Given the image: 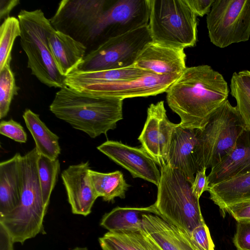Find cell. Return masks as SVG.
Segmentation results:
<instances>
[{
    "label": "cell",
    "mask_w": 250,
    "mask_h": 250,
    "mask_svg": "<svg viewBox=\"0 0 250 250\" xmlns=\"http://www.w3.org/2000/svg\"><path fill=\"white\" fill-rule=\"evenodd\" d=\"M166 93L169 107L180 118L179 125L202 130L211 114L228 99L229 90L219 72L201 65L187 68Z\"/></svg>",
    "instance_id": "6da1fadb"
},
{
    "label": "cell",
    "mask_w": 250,
    "mask_h": 250,
    "mask_svg": "<svg viewBox=\"0 0 250 250\" xmlns=\"http://www.w3.org/2000/svg\"><path fill=\"white\" fill-rule=\"evenodd\" d=\"M123 100L77 92L68 86L60 88L49 109L58 118L92 138L116 127L123 119Z\"/></svg>",
    "instance_id": "7a4b0ae2"
},
{
    "label": "cell",
    "mask_w": 250,
    "mask_h": 250,
    "mask_svg": "<svg viewBox=\"0 0 250 250\" xmlns=\"http://www.w3.org/2000/svg\"><path fill=\"white\" fill-rule=\"evenodd\" d=\"M39 156L36 147L20 159L21 198L19 205L6 215L0 217L14 243L21 244L44 232L43 219L47 208L43 202L38 174Z\"/></svg>",
    "instance_id": "3957f363"
},
{
    "label": "cell",
    "mask_w": 250,
    "mask_h": 250,
    "mask_svg": "<svg viewBox=\"0 0 250 250\" xmlns=\"http://www.w3.org/2000/svg\"><path fill=\"white\" fill-rule=\"evenodd\" d=\"M160 172L157 199L154 204L157 215L190 236L195 228L205 223L199 199L179 170L166 164L160 167Z\"/></svg>",
    "instance_id": "277c9868"
},
{
    "label": "cell",
    "mask_w": 250,
    "mask_h": 250,
    "mask_svg": "<svg viewBox=\"0 0 250 250\" xmlns=\"http://www.w3.org/2000/svg\"><path fill=\"white\" fill-rule=\"evenodd\" d=\"M246 131L235 106L227 99L210 115L202 130H196L195 157L199 170L212 168L235 148Z\"/></svg>",
    "instance_id": "5b68a950"
},
{
    "label": "cell",
    "mask_w": 250,
    "mask_h": 250,
    "mask_svg": "<svg viewBox=\"0 0 250 250\" xmlns=\"http://www.w3.org/2000/svg\"><path fill=\"white\" fill-rule=\"evenodd\" d=\"M21 45L27 57V67L41 83L49 87L61 88L64 79L60 73L49 48L48 37L54 29L41 9L21 10Z\"/></svg>",
    "instance_id": "8992f818"
},
{
    "label": "cell",
    "mask_w": 250,
    "mask_h": 250,
    "mask_svg": "<svg viewBox=\"0 0 250 250\" xmlns=\"http://www.w3.org/2000/svg\"><path fill=\"white\" fill-rule=\"evenodd\" d=\"M152 41L184 49L197 40V16L187 0H149Z\"/></svg>",
    "instance_id": "52a82bcc"
},
{
    "label": "cell",
    "mask_w": 250,
    "mask_h": 250,
    "mask_svg": "<svg viewBox=\"0 0 250 250\" xmlns=\"http://www.w3.org/2000/svg\"><path fill=\"white\" fill-rule=\"evenodd\" d=\"M151 41L148 25L110 39L87 53L77 70L97 71L133 66Z\"/></svg>",
    "instance_id": "ba28073f"
},
{
    "label": "cell",
    "mask_w": 250,
    "mask_h": 250,
    "mask_svg": "<svg viewBox=\"0 0 250 250\" xmlns=\"http://www.w3.org/2000/svg\"><path fill=\"white\" fill-rule=\"evenodd\" d=\"M211 42L225 48L250 37V0H215L207 16Z\"/></svg>",
    "instance_id": "9c48e42d"
},
{
    "label": "cell",
    "mask_w": 250,
    "mask_h": 250,
    "mask_svg": "<svg viewBox=\"0 0 250 250\" xmlns=\"http://www.w3.org/2000/svg\"><path fill=\"white\" fill-rule=\"evenodd\" d=\"M149 15V0H111L94 27L92 43L97 47L110 39L148 25Z\"/></svg>",
    "instance_id": "30bf717a"
},
{
    "label": "cell",
    "mask_w": 250,
    "mask_h": 250,
    "mask_svg": "<svg viewBox=\"0 0 250 250\" xmlns=\"http://www.w3.org/2000/svg\"><path fill=\"white\" fill-rule=\"evenodd\" d=\"M181 75H159L149 73L132 80L102 83L64 82V84L80 93L124 100L166 92Z\"/></svg>",
    "instance_id": "8fae6325"
},
{
    "label": "cell",
    "mask_w": 250,
    "mask_h": 250,
    "mask_svg": "<svg viewBox=\"0 0 250 250\" xmlns=\"http://www.w3.org/2000/svg\"><path fill=\"white\" fill-rule=\"evenodd\" d=\"M108 0H62L50 19L53 28L83 43L91 42L94 27Z\"/></svg>",
    "instance_id": "7c38bea8"
},
{
    "label": "cell",
    "mask_w": 250,
    "mask_h": 250,
    "mask_svg": "<svg viewBox=\"0 0 250 250\" xmlns=\"http://www.w3.org/2000/svg\"><path fill=\"white\" fill-rule=\"evenodd\" d=\"M177 125L168 119L163 101L150 104L146 121L138 139L142 147L160 167L166 164L167 156Z\"/></svg>",
    "instance_id": "4fadbf2b"
},
{
    "label": "cell",
    "mask_w": 250,
    "mask_h": 250,
    "mask_svg": "<svg viewBox=\"0 0 250 250\" xmlns=\"http://www.w3.org/2000/svg\"><path fill=\"white\" fill-rule=\"evenodd\" d=\"M97 148L118 165L127 170L133 178H140L158 186L161 172L156 164L142 147L130 146L107 141Z\"/></svg>",
    "instance_id": "5bb4252c"
},
{
    "label": "cell",
    "mask_w": 250,
    "mask_h": 250,
    "mask_svg": "<svg viewBox=\"0 0 250 250\" xmlns=\"http://www.w3.org/2000/svg\"><path fill=\"white\" fill-rule=\"evenodd\" d=\"M88 161L69 166L61 174L68 201L73 214L86 216L98 196L89 174Z\"/></svg>",
    "instance_id": "9a60e30c"
},
{
    "label": "cell",
    "mask_w": 250,
    "mask_h": 250,
    "mask_svg": "<svg viewBox=\"0 0 250 250\" xmlns=\"http://www.w3.org/2000/svg\"><path fill=\"white\" fill-rule=\"evenodd\" d=\"M184 49L153 41L147 43L134 66L159 75H181L187 68Z\"/></svg>",
    "instance_id": "2e32d148"
},
{
    "label": "cell",
    "mask_w": 250,
    "mask_h": 250,
    "mask_svg": "<svg viewBox=\"0 0 250 250\" xmlns=\"http://www.w3.org/2000/svg\"><path fill=\"white\" fill-rule=\"evenodd\" d=\"M196 129L183 128L178 124L166 158V164L181 172L192 185L199 170L195 157Z\"/></svg>",
    "instance_id": "e0dca14e"
},
{
    "label": "cell",
    "mask_w": 250,
    "mask_h": 250,
    "mask_svg": "<svg viewBox=\"0 0 250 250\" xmlns=\"http://www.w3.org/2000/svg\"><path fill=\"white\" fill-rule=\"evenodd\" d=\"M142 230L161 250H200L190 236L159 215H143Z\"/></svg>",
    "instance_id": "ac0fdd59"
},
{
    "label": "cell",
    "mask_w": 250,
    "mask_h": 250,
    "mask_svg": "<svg viewBox=\"0 0 250 250\" xmlns=\"http://www.w3.org/2000/svg\"><path fill=\"white\" fill-rule=\"evenodd\" d=\"M50 50L62 76L77 71L86 55L87 47L70 36L54 29L49 34Z\"/></svg>",
    "instance_id": "d6986e66"
},
{
    "label": "cell",
    "mask_w": 250,
    "mask_h": 250,
    "mask_svg": "<svg viewBox=\"0 0 250 250\" xmlns=\"http://www.w3.org/2000/svg\"><path fill=\"white\" fill-rule=\"evenodd\" d=\"M250 171V132L245 131L233 150L211 168L207 176L209 187Z\"/></svg>",
    "instance_id": "ffe728a7"
},
{
    "label": "cell",
    "mask_w": 250,
    "mask_h": 250,
    "mask_svg": "<svg viewBox=\"0 0 250 250\" xmlns=\"http://www.w3.org/2000/svg\"><path fill=\"white\" fill-rule=\"evenodd\" d=\"M21 156L20 153H17L10 159L0 164V217L12 211L20 204Z\"/></svg>",
    "instance_id": "44dd1931"
},
{
    "label": "cell",
    "mask_w": 250,
    "mask_h": 250,
    "mask_svg": "<svg viewBox=\"0 0 250 250\" xmlns=\"http://www.w3.org/2000/svg\"><path fill=\"white\" fill-rule=\"evenodd\" d=\"M209 199L224 213L229 206L250 199V171L209 186Z\"/></svg>",
    "instance_id": "7402d4cb"
},
{
    "label": "cell",
    "mask_w": 250,
    "mask_h": 250,
    "mask_svg": "<svg viewBox=\"0 0 250 250\" xmlns=\"http://www.w3.org/2000/svg\"><path fill=\"white\" fill-rule=\"evenodd\" d=\"M146 213L157 215L154 204L141 208L117 207L104 214L100 225L110 232L140 231L143 228V215Z\"/></svg>",
    "instance_id": "603a6c76"
},
{
    "label": "cell",
    "mask_w": 250,
    "mask_h": 250,
    "mask_svg": "<svg viewBox=\"0 0 250 250\" xmlns=\"http://www.w3.org/2000/svg\"><path fill=\"white\" fill-rule=\"evenodd\" d=\"M26 126L31 134L39 155L51 160L58 159L61 153L59 137L40 119L39 115L26 109L22 115Z\"/></svg>",
    "instance_id": "cb8c5ba5"
},
{
    "label": "cell",
    "mask_w": 250,
    "mask_h": 250,
    "mask_svg": "<svg viewBox=\"0 0 250 250\" xmlns=\"http://www.w3.org/2000/svg\"><path fill=\"white\" fill-rule=\"evenodd\" d=\"M89 174L98 197H102L106 202L113 201L116 197L125 198V192L130 186L119 170L103 173L90 169Z\"/></svg>",
    "instance_id": "d4e9b609"
},
{
    "label": "cell",
    "mask_w": 250,
    "mask_h": 250,
    "mask_svg": "<svg viewBox=\"0 0 250 250\" xmlns=\"http://www.w3.org/2000/svg\"><path fill=\"white\" fill-rule=\"evenodd\" d=\"M149 73L152 72L141 69L134 65L123 68L97 71L77 70L66 76L64 82L102 83L127 81L135 79Z\"/></svg>",
    "instance_id": "484cf974"
},
{
    "label": "cell",
    "mask_w": 250,
    "mask_h": 250,
    "mask_svg": "<svg viewBox=\"0 0 250 250\" xmlns=\"http://www.w3.org/2000/svg\"><path fill=\"white\" fill-rule=\"evenodd\" d=\"M37 167L43 202L48 208L60 172V163L58 159L51 160L39 155Z\"/></svg>",
    "instance_id": "4316f807"
},
{
    "label": "cell",
    "mask_w": 250,
    "mask_h": 250,
    "mask_svg": "<svg viewBox=\"0 0 250 250\" xmlns=\"http://www.w3.org/2000/svg\"><path fill=\"white\" fill-rule=\"evenodd\" d=\"M230 88V94L236 100V107L245 130L250 132V86L238 72H235L231 78Z\"/></svg>",
    "instance_id": "83f0119b"
},
{
    "label": "cell",
    "mask_w": 250,
    "mask_h": 250,
    "mask_svg": "<svg viewBox=\"0 0 250 250\" xmlns=\"http://www.w3.org/2000/svg\"><path fill=\"white\" fill-rule=\"evenodd\" d=\"M21 28L18 18L9 17L0 27V70L12 60L11 51L16 39L21 36Z\"/></svg>",
    "instance_id": "f1b7e54d"
},
{
    "label": "cell",
    "mask_w": 250,
    "mask_h": 250,
    "mask_svg": "<svg viewBox=\"0 0 250 250\" xmlns=\"http://www.w3.org/2000/svg\"><path fill=\"white\" fill-rule=\"evenodd\" d=\"M20 88L16 85L10 64H6L0 70V119L8 114L12 100L18 94Z\"/></svg>",
    "instance_id": "f546056e"
},
{
    "label": "cell",
    "mask_w": 250,
    "mask_h": 250,
    "mask_svg": "<svg viewBox=\"0 0 250 250\" xmlns=\"http://www.w3.org/2000/svg\"><path fill=\"white\" fill-rule=\"evenodd\" d=\"M127 250H161L142 230L107 232Z\"/></svg>",
    "instance_id": "4dcf8cb0"
},
{
    "label": "cell",
    "mask_w": 250,
    "mask_h": 250,
    "mask_svg": "<svg viewBox=\"0 0 250 250\" xmlns=\"http://www.w3.org/2000/svg\"><path fill=\"white\" fill-rule=\"evenodd\" d=\"M0 133L19 143H24L27 141V134L24 128L13 119L0 122Z\"/></svg>",
    "instance_id": "1f68e13d"
},
{
    "label": "cell",
    "mask_w": 250,
    "mask_h": 250,
    "mask_svg": "<svg viewBox=\"0 0 250 250\" xmlns=\"http://www.w3.org/2000/svg\"><path fill=\"white\" fill-rule=\"evenodd\" d=\"M190 237L200 250H214V245L206 223L195 228Z\"/></svg>",
    "instance_id": "d6a6232c"
},
{
    "label": "cell",
    "mask_w": 250,
    "mask_h": 250,
    "mask_svg": "<svg viewBox=\"0 0 250 250\" xmlns=\"http://www.w3.org/2000/svg\"><path fill=\"white\" fill-rule=\"evenodd\" d=\"M233 242L237 250H250V222H237Z\"/></svg>",
    "instance_id": "836d02e7"
},
{
    "label": "cell",
    "mask_w": 250,
    "mask_h": 250,
    "mask_svg": "<svg viewBox=\"0 0 250 250\" xmlns=\"http://www.w3.org/2000/svg\"><path fill=\"white\" fill-rule=\"evenodd\" d=\"M236 221L250 222V199L231 205L226 209Z\"/></svg>",
    "instance_id": "e575fe53"
},
{
    "label": "cell",
    "mask_w": 250,
    "mask_h": 250,
    "mask_svg": "<svg viewBox=\"0 0 250 250\" xmlns=\"http://www.w3.org/2000/svg\"><path fill=\"white\" fill-rule=\"evenodd\" d=\"M207 168L204 167L197 171L194 180L191 185L193 193L199 199L202 193L208 191L209 183L206 175Z\"/></svg>",
    "instance_id": "d590c367"
},
{
    "label": "cell",
    "mask_w": 250,
    "mask_h": 250,
    "mask_svg": "<svg viewBox=\"0 0 250 250\" xmlns=\"http://www.w3.org/2000/svg\"><path fill=\"white\" fill-rule=\"evenodd\" d=\"M215 0H187L188 5L197 16L208 15Z\"/></svg>",
    "instance_id": "8d00e7d4"
},
{
    "label": "cell",
    "mask_w": 250,
    "mask_h": 250,
    "mask_svg": "<svg viewBox=\"0 0 250 250\" xmlns=\"http://www.w3.org/2000/svg\"><path fill=\"white\" fill-rule=\"evenodd\" d=\"M99 242L102 250H127L107 232L99 238Z\"/></svg>",
    "instance_id": "74e56055"
},
{
    "label": "cell",
    "mask_w": 250,
    "mask_h": 250,
    "mask_svg": "<svg viewBox=\"0 0 250 250\" xmlns=\"http://www.w3.org/2000/svg\"><path fill=\"white\" fill-rule=\"evenodd\" d=\"M18 0H0V20H4L9 17V14L13 9L19 4Z\"/></svg>",
    "instance_id": "f35d334b"
},
{
    "label": "cell",
    "mask_w": 250,
    "mask_h": 250,
    "mask_svg": "<svg viewBox=\"0 0 250 250\" xmlns=\"http://www.w3.org/2000/svg\"><path fill=\"white\" fill-rule=\"evenodd\" d=\"M0 250H13L14 242L4 227L0 223Z\"/></svg>",
    "instance_id": "ab89813d"
},
{
    "label": "cell",
    "mask_w": 250,
    "mask_h": 250,
    "mask_svg": "<svg viewBox=\"0 0 250 250\" xmlns=\"http://www.w3.org/2000/svg\"><path fill=\"white\" fill-rule=\"evenodd\" d=\"M240 75L250 86V70H243L238 72Z\"/></svg>",
    "instance_id": "60d3db41"
},
{
    "label": "cell",
    "mask_w": 250,
    "mask_h": 250,
    "mask_svg": "<svg viewBox=\"0 0 250 250\" xmlns=\"http://www.w3.org/2000/svg\"><path fill=\"white\" fill-rule=\"evenodd\" d=\"M72 250H88L86 247H76Z\"/></svg>",
    "instance_id": "b9f144b4"
}]
</instances>
